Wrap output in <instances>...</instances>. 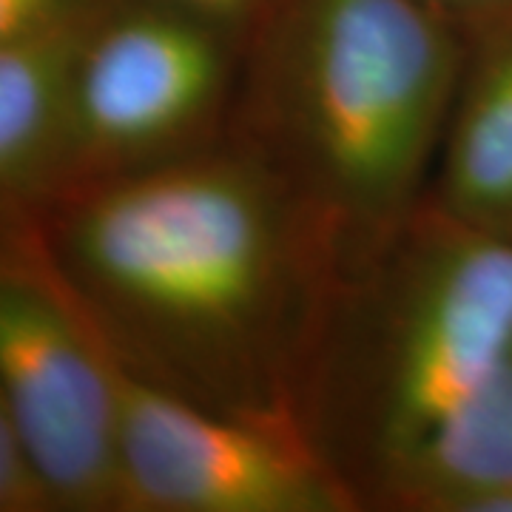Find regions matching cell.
I'll return each mask as SVG.
<instances>
[{
	"label": "cell",
	"instance_id": "cell-2",
	"mask_svg": "<svg viewBox=\"0 0 512 512\" xmlns=\"http://www.w3.org/2000/svg\"><path fill=\"white\" fill-rule=\"evenodd\" d=\"M464 66V32L424 0H265L228 137L308 205L342 276L419 211Z\"/></svg>",
	"mask_w": 512,
	"mask_h": 512
},
{
	"label": "cell",
	"instance_id": "cell-10",
	"mask_svg": "<svg viewBox=\"0 0 512 512\" xmlns=\"http://www.w3.org/2000/svg\"><path fill=\"white\" fill-rule=\"evenodd\" d=\"M55 487L12 421L0 416V512H57Z\"/></svg>",
	"mask_w": 512,
	"mask_h": 512
},
{
	"label": "cell",
	"instance_id": "cell-9",
	"mask_svg": "<svg viewBox=\"0 0 512 512\" xmlns=\"http://www.w3.org/2000/svg\"><path fill=\"white\" fill-rule=\"evenodd\" d=\"M512 484V350L441 421L382 507L456 512L470 495Z\"/></svg>",
	"mask_w": 512,
	"mask_h": 512
},
{
	"label": "cell",
	"instance_id": "cell-1",
	"mask_svg": "<svg viewBox=\"0 0 512 512\" xmlns=\"http://www.w3.org/2000/svg\"><path fill=\"white\" fill-rule=\"evenodd\" d=\"M32 222L128 370L217 410L299 416L342 268L308 205L237 140L74 188Z\"/></svg>",
	"mask_w": 512,
	"mask_h": 512
},
{
	"label": "cell",
	"instance_id": "cell-7",
	"mask_svg": "<svg viewBox=\"0 0 512 512\" xmlns=\"http://www.w3.org/2000/svg\"><path fill=\"white\" fill-rule=\"evenodd\" d=\"M100 15L0 40L3 220H35L66 191L74 72L86 35Z\"/></svg>",
	"mask_w": 512,
	"mask_h": 512
},
{
	"label": "cell",
	"instance_id": "cell-11",
	"mask_svg": "<svg viewBox=\"0 0 512 512\" xmlns=\"http://www.w3.org/2000/svg\"><path fill=\"white\" fill-rule=\"evenodd\" d=\"M111 0H0V40H15L100 15Z\"/></svg>",
	"mask_w": 512,
	"mask_h": 512
},
{
	"label": "cell",
	"instance_id": "cell-13",
	"mask_svg": "<svg viewBox=\"0 0 512 512\" xmlns=\"http://www.w3.org/2000/svg\"><path fill=\"white\" fill-rule=\"evenodd\" d=\"M447 20H453L461 32L473 29L484 20L512 12V0H424Z\"/></svg>",
	"mask_w": 512,
	"mask_h": 512
},
{
	"label": "cell",
	"instance_id": "cell-4",
	"mask_svg": "<svg viewBox=\"0 0 512 512\" xmlns=\"http://www.w3.org/2000/svg\"><path fill=\"white\" fill-rule=\"evenodd\" d=\"M242 57L234 32L183 6L111 0L77 57L63 194L222 143Z\"/></svg>",
	"mask_w": 512,
	"mask_h": 512
},
{
	"label": "cell",
	"instance_id": "cell-6",
	"mask_svg": "<svg viewBox=\"0 0 512 512\" xmlns=\"http://www.w3.org/2000/svg\"><path fill=\"white\" fill-rule=\"evenodd\" d=\"M114 384L126 512L362 507L296 413H237L197 404L137 376L117 356Z\"/></svg>",
	"mask_w": 512,
	"mask_h": 512
},
{
	"label": "cell",
	"instance_id": "cell-12",
	"mask_svg": "<svg viewBox=\"0 0 512 512\" xmlns=\"http://www.w3.org/2000/svg\"><path fill=\"white\" fill-rule=\"evenodd\" d=\"M165 3L183 6L188 12L217 23L222 29L234 32L242 43L248 40L262 6H265V0H165Z\"/></svg>",
	"mask_w": 512,
	"mask_h": 512
},
{
	"label": "cell",
	"instance_id": "cell-3",
	"mask_svg": "<svg viewBox=\"0 0 512 512\" xmlns=\"http://www.w3.org/2000/svg\"><path fill=\"white\" fill-rule=\"evenodd\" d=\"M510 350L512 234L424 200L379 254L336 282L299 416L362 507H382Z\"/></svg>",
	"mask_w": 512,
	"mask_h": 512
},
{
	"label": "cell",
	"instance_id": "cell-8",
	"mask_svg": "<svg viewBox=\"0 0 512 512\" xmlns=\"http://www.w3.org/2000/svg\"><path fill=\"white\" fill-rule=\"evenodd\" d=\"M427 202L512 234V12L464 32V66Z\"/></svg>",
	"mask_w": 512,
	"mask_h": 512
},
{
	"label": "cell",
	"instance_id": "cell-5",
	"mask_svg": "<svg viewBox=\"0 0 512 512\" xmlns=\"http://www.w3.org/2000/svg\"><path fill=\"white\" fill-rule=\"evenodd\" d=\"M0 416L43 464L60 510L126 512L114 353L32 220H3Z\"/></svg>",
	"mask_w": 512,
	"mask_h": 512
}]
</instances>
